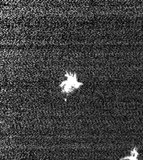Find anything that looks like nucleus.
Instances as JSON below:
<instances>
[{"mask_svg":"<svg viewBox=\"0 0 143 160\" xmlns=\"http://www.w3.org/2000/svg\"><path fill=\"white\" fill-rule=\"evenodd\" d=\"M138 152L136 150V148H134V150H132L131 152V156H130L128 157H125L122 159H121V160H124V159H129V160H138L137 157L138 156Z\"/></svg>","mask_w":143,"mask_h":160,"instance_id":"f03ea898","label":"nucleus"},{"mask_svg":"<svg viewBox=\"0 0 143 160\" xmlns=\"http://www.w3.org/2000/svg\"><path fill=\"white\" fill-rule=\"evenodd\" d=\"M66 76L67 77V79L64 81L60 85L62 88V92L66 94H68L71 93L74 90L79 88L82 85V83L77 81L76 74L73 75L69 73L66 74Z\"/></svg>","mask_w":143,"mask_h":160,"instance_id":"f257e3e1","label":"nucleus"}]
</instances>
